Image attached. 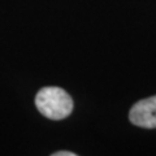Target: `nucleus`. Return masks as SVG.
<instances>
[{"instance_id": "7ed1b4c3", "label": "nucleus", "mask_w": 156, "mask_h": 156, "mask_svg": "<svg viewBox=\"0 0 156 156\" xmlns=\"http://www.w3.org/2000/svg\"><path fill=\"white\" fill-rule=\"evenodd\" d=\"M77 154L74 152H68V151H57L53 154V156H76Z\"/></svg>"}, {"instance_id": "f03ea898", "label": "nucleus", "mask_w": 156, "mask_h": 156, "mask_svg": "<svg viewBox=\"0 0 156 156\" xmlns=\"http://www.w3.org/2000/svg\"><path fill=\"white\" fill-rule=\"evenodd\" d=\"M130 122L146 129H156V95L139 100L129 112Z\"/></svg>"}, {"instance_id": "f257e3e1", "label": "nucleus", "mask_w": 156, "mask_h": 156, "mask_svg": "<svg viewBox=\"0 0 156 156\" xmlns=\"http://www.w3.org/2000/svg\"><path fill=\"white\" fill-rule=\"evenodd\" d=\"M35 104L41 113L50 120H62L73 111L70 95L60 87H43L35 96Z\"/></svg>"}]
</instances>
